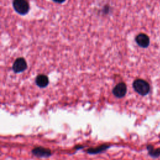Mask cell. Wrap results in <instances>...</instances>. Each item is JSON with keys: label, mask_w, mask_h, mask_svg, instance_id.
Here are the masks:
<instances>
[{"label": "cell", "mask_w": 160, "mask_h": 160, "mask_svg": "<svg viewBox=\"0 0 160 160\" xmlns=\"http://www.w3.org/2000/svg\"><path fill=\"white\" fill-rule=\"evenodd\" d=\"M133 88L136 92L142 96L148 94L150 90V86L149 83L141 79H136L133 82Z\"/></svg>", "instance_id": "1"}, {"label": "cell", "mask_w": 160, "mask_h": 160, "mask_svg": "<svg viewBox=\"0 0 160 160\" xmlns=\"http://www.w3.org/2000/svg\"><path fill=\"white\" fill-rule=\"evenodd\" d=\"M12 6L14 10L21 15L27 14L29 10V5L27 0H13Z\"/></svg>", "instance_id": "2"}, {"label": "cell", "mask_w": 160, "mask_h": 160, "mask_svg": "<svg viewBox=\"0 0 160 160\" xmlns=\"http://www.w3.org/2000/svg\"><path fill=\"white\" fill-rule=\"evenodd\" d=\"M27 68L26 60L22 58H19L15 60L12 64V69L14 72L18 73L24 71Z\"/></svg>", "instance_id": "3"}, {"label": "cell", "mask_w": 160, "mask_h": 160, "mask_svg": "<svg viewBox=\"0 0 160 160\" xmlns=\"http://www.w3.org/2000/svg\"><path fill=\"white\" fill-rule=\"evenodd\" d=\"M127 91V87L125 83H118L112 89L113 94L117 98H122L125 96Z\"/></svg>", "instance_id": "4"}, {"label": "cell", "mask_w": 160, "mask_h": 160, "mask_svg": "<svg viewBox=\"0 0 160 160\" xmlns=\"http://www.w3.org/2000/svg\"><path fill=\"white\" fill-rule=\"evenodd\" d=\"M136 43L142 48H146L149 44V38L144 33H140L136 37Z\"/></svg>", "instance_id": "5"}, {"label": "cell", "mask_w": 160, "mask_h": 160, "mask_svg": "<svg viewBox=\"0 0 160 160\" xmlns=\"http://www.w3.org/2000/svg\"><path fill=\"white\" fill-rule=\"evenodd\" d=\"M32 153L38 157H48L51 155V151L47 148L38 147L32 150Z\"/></svg>", "instance_id": "6"}, {"label": "cell", "mask_w": 160, "mask_h": 160, "mask_svg": "<svg viewBox=\"0 0 160 160\" xmlns=\"http://www.w3.org/2000/svg\"><path fill=\"white\" fill-rule=\"evenodd\" d=\"M36 84L40 88H45L49 84V79L44 74H39L36 78Z\"/></svg>", "instance_id": "7"}, {"label": "cell", "mask_w": 160, "mask_h": 160, "mask_svg": "<svg viewBox=\"0 0 160 160\" xmlns=\"http://www.w3.org/2000/svg\"><path fill=\"white\" fill-rule=\"evenodd\" d=\"M53 1L57 3H62L65 1V0H53Z\"/></svg>", "instance_id": "8"}]
</instances>
